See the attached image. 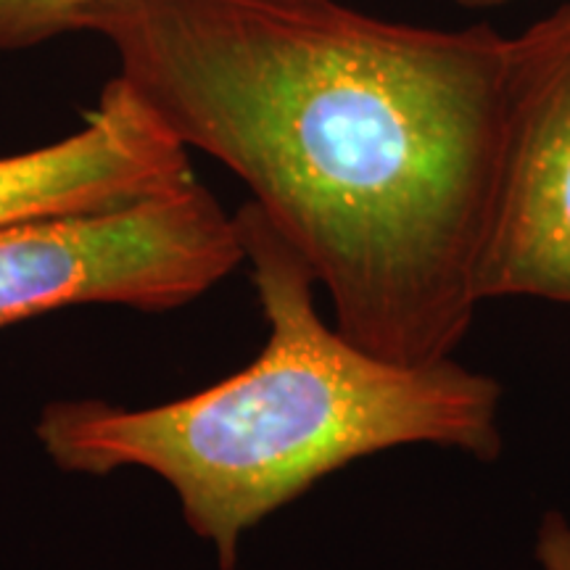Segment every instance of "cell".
Returning <instances> with one entry per match:
<instances>
[{"label":"cell","mask_w":570,"mask_h":570,"mask_svg":"<svg viewBox=\"0 0 570 570\" xmlns=\"http://www.w3.org/2000/svg\"><path fill=\"white\" fill-rule=\"evenodd\" d=\"M244 265L235 214L190 180L122 209L0 230V327L63 306L169 312Z\"/></svg>","instance_id":"3"},{"label":"cell","mask_w":570,"mask_h":570,"mask_svg":"<svg viewBox=\"0 0 570 570\" xmlns=\"http://www.w3.org/2000/svg\"><path fill=\"white\" fill-rule=\"evenodd\" d=\"M122 0H0V51H24L82 32L90 13Z\"/></svg>","instance_id":"6"},{"label":"cell","mask_w":570,"mask_h":570,"mask_svg":"<svg viewBox=\"0 0 570 570\" xmlns=\"http://www.w3.org/2000/svg\"><path fill=\"white\" fill-rule=\"evenodd\" d=\"M85 32L185 148L246 183L348 341L399 365L454 354L481 306L510 38L338 0H122Z\"/></svg>","instance_id":"1"},{"label":"cell","mask_w":570,"mask_h":570,"mask_svg":"<svg viewBox=\"0 0 570 570\" xmlns=\"http://www.w3.org/2000/svg\"><path fill=\"white\" fill-rule=\"evenodd\" d=\"M235 225L267 323L256 360L154 407L46 404L35 436L56 468L159 475L217 568L238 570L248 531L356 460L402 446L452 449L479 462L502 454L497 377L452 356L399 365L356 346L320 317L315 275L259 206L246 202Z\"/></svg>","instance_id":"2"},{"label":"cell","mask_w":570,"mask_h":570,"mask_svg":"<svg viewBox=\"0 0 570 570\" xmlns=\"http://www.w3.org/2000/svg\"><path fill=\"white\" fill-rule=\"evenodd\" d=\"M190 180L188 148L117 75L80 130L51 146L0 156V230L122 209Z\"/></svg>","instance_id":"5"},{"label":"cell","mask_w":570,"mask_h":570,"mask_svg":"<svg viewBox=\"0 0 570 570\" xmlns=\"http://www.w3.org/2000/svg\"><path fill=\"white\" fill-rule=\"evenodd\" d=\"M533 560L541 570H570V520L560 510H547L541 515Z\"/></svg>","instance_id":"7"},{"label":"cell","mask_w":570,"mask_h":570,"mask_svg":"<svg viewBox=\"0 0 570 570\" xmlns=\"http://www.w3.org/2000/svg\"><path fill=\"white\" fill-rule=\"evenodd\" d=\"M475 288L481 304H570V0L510 38L508 111Z\"/></svg>","instance_id":"4"},{"label":"cell","mask_w":570,"mask_h":570,"mask_svg":"<svg viewBox=\"0 0 570 570\" xmlns=\"http://www.w3.org/2000/svg\"><path fill=\"white\" fill-rule=\"evenodd\" d=\"M454 3L462 6V9H499V6H508V3H515V0H454Z\"/></svg>","instance_id":"8"}]
</instances>
